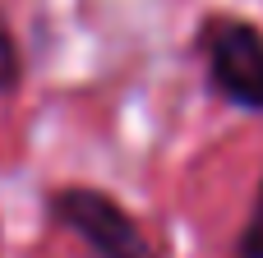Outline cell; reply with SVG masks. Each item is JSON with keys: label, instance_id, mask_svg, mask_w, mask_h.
<instances>
[{"label": "cell", "instance_id": "277c9868", "mask_svg": "<svg viewBox=\"0 0 263 258\" xmlns=\"http://www.w3.org/2000/svg\"><path fill=\"white\" fill-rule=\"evenodd\" d=\"M236 258H263V175L254 189V203H250V217L236 235Z\"/></svg>", "mask_w": 263, "mask_h": 258}, {"label": "cell", "instance_id": "3957f363", "mask_svg": "<svg viewBox=\"0 0 263 258\" xmlns=\"http://www.w3.org/2000/svg\"><path fill=\"white\" fill-rule=\"evenodd\" d=\"M23 46H18V37H14V28H9V18H5V9H0V97H9V92H18L23 88Z\"/></svg>", "mask_w": 263, "mask_h": 258}, {"label": "cell", "instance_id": "6da1fadb", "mask_svg": "<svg viewBox=\"0 0 263 258\" xmlns=\"http://www.w3.org/2000/svg\"><path fill=\"white\" fill-rule=\"evenodd\" d=\"M194 55L203 60L208 88L245 111L263 115V28L240 14H203L194 28Z\"/></svg>", "mask_w": 263, "mask_h": 258}, {"label": "cell", "instance_id": "7a4b0ae2", "mask_svg": "<svg viewBox=\"0 0 263 258\" xmlns=\"http://www.w3.org/2000/svg\"><path fill=\"white\" fill-rule=\"evenodd\" d=\"M46 217L69 231L92 258H166L139 226V217L106 189L55 185L46 194Z\"/></svg>", "mask_w": 263, "mask_h": 258}]
</instances>
